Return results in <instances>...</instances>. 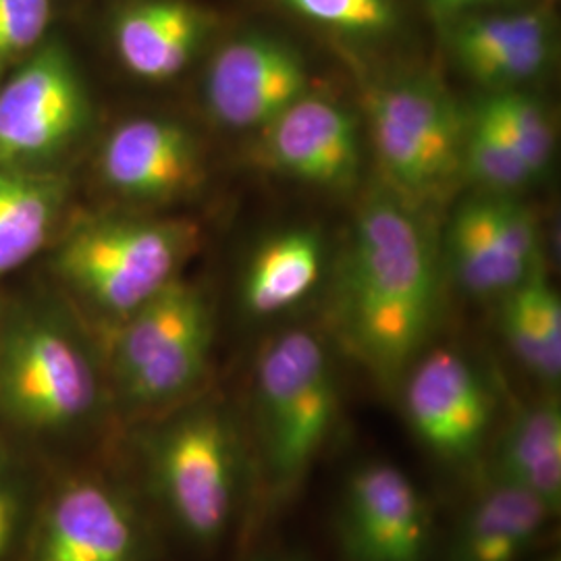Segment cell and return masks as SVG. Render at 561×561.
<instances>
[{"instance_id": "ffe728a7", "label": "cell", "mask_w": 561, "mask_h": 561, "mask_svg": "<svg viewBox=\"0 0 561 561\" xmlns=\"http://www.w3.org/2000/svg\"><path fill=\"white\" fill-rule=\"evenodd\" d=\"M322 271V240L310 229H291L262 243L245 268L241 301L252 317H275L304 300Z\"/></svg>"}, {"instance_id": "52a82bcc", "label": "cell", "mask_w": 561, "mask_h": 561, "mask_svg": "<svg viewBox=\"0 0 561 561\" xmlns=\"http://www.w3.org/2000/svg\"><path fill=\"white\" fill-rule=\"evenodd\" d=\"M368 115L379 162L401 190L433 194L458 173L466 127L437 83H387L368 101Z\"/></svg>"}, {"instance_id": "8fae6325", "label": "cell", "mask_w": 561, "mask_h": 561, "mask_svg": "<svg viewBox=\"0 0 561 561\" xmlns=\"http://www.w3.org/2000/svg\"><path fill=\"white\" fill-rule=\"evenodd\" d=\"M403 412L412 433L437 458H474L493 422V398L458 352L439 347L408 368Z\"/></svg>"}, {"instance_id": "7402d4cb", "label": "cell", "mask_w": 561, "mask_h": 561, "mask_svg": "<svg viewBox=\"0 0 561 561\" xmlns=\"http://www.w3.org/2000/svg\"><path fill=\"white\" fill-rule=\"evenodd\" d=\"M458 279L474 296H505L537 266L520 261L500 240L489 222L482 201L463 204L449 233Z\"/></svg>"}, {"instance_id": "603a6c76", "label": "cell", "mask_w": 561, "mask_h": 561, "mask_svg": "<svg viewBox=\"0 0 561 561\" xmlns=\"http://www.w3.org/2000/svg\"><path fill=\"white\" fill-rule=\"evenodd\" d=\"M493 121L507 141L518 150L522 161L535 175H541L553 157V127L541 104L520 92H500L482 101L479 108Z\"/></svg>"}, {"instance_id": "44dd1931", "label": "cell", "mask_w": 561, "mask_h": 561, "mask_svg": "<svg viewBox=\"0 0 561 561\" xmlns=\"http://www.w3.org/2000/svg\"><path fill=\"white\" fill-rule=\"evenodd\" d=\"M502 329L507 345L533 375L560 381V296L537 268L503 296Z\"/></svg>"}, {"instance_id": "5b68a950", "label": "cell", "mask_w": 561, "mask_h": 561, "mask_svg": "<svg viewBox=\"0 0 561 561\" xmlns=\"http://www.w3.org/2000/svg\"><path fill=\"white\" fill-rule=\"evenodd\" d=\"M259 433L271 484L287 493L306 477L340 414V389L322 341L306 329L277 335L256 368Z\"/></svg>"}, {"instance_id": "e0dca14e", "label": "cell", "mask_w": 561, "mask_h": 561, "mask_svg": "<svg viewBox=\"0 0 561 561\" xmlns=\"http://www.w3.org/2000/svg\"><path fill=\"white\" fill-rule=\"evenodd\" d=\"M551 518L533 493L491 479L461 516L449 561H520Z\"/></svg>"}, {"instance_id": "ba28073f", "label": "cell", "mask_w": 561, "mask_h": 561, "mask_svg": "<svg viewBox=\"0 0 561 561\" xmlns=\"http://www.w3.org/2000/svg\"><path fill=\"white\" fill-rule=\"evenodd\" d=\"M144 530L131 500L101 474L80 472L44 493L20 561H141Z\"/></svg>"}, {"instance_id": "3957f363", "label": "cell", "mask_w": 561, "mask_h": 561, "mask_svg": "<svg viewBox=\"0 0 561 561\" xmlns=\"http://www.w3.org/2000/svg\"><path fill=\"white\" fill-rule=\"evenodd\" d=\"M198 241L183 219H88L62 238L53 266L83 304L121 322L180 277Z\"/></svg>"}, {"instance_id": "8992f818", "label": "cell", "mask_w": 561, "mask_h": 561, "mask_svg": "<svg viewBox=\"0 0 561 561\" xmlns=\"http://www.w3.org/2000/svg\"><path fill=\"white\" fill-rule=\"evenodd\" d=\"M213 308L201 287L171 280L117 327L111 379L131 410H161L202 381L213 350Z\"/></svg>"}, {"instance_id": "9c48e42d", "label": "cell", "mask_w": 561, "mask_h": 561, "mask_svg": "<svg viewBox=\"0 0 561 561\" xmlns=\"http://www.w3.org/2000/svg\"><path fill=\"white\" fill-rule=\"evenodd\" d=\"M80 73L60 46H44L0 88V164L30 167L80 136L88 121Z\"/></svg>"}, {"instance_id": "30bf717a", "label": "cell", "mask_w": 561, "mask_h": 561, "mask_svg": "<svg viewBox=\"0 0 561 561\" xmlns=\"http://www.w3.org/2000/svg\"><path fill=\"white\" fill-rule=\"evenodd\" d=\"M340 539L347 561H424L431 516L419 486L391 461H364L343 484Z\"/></svg>"}, {"instance_id": "83f0119b", "label": "cell", "mask_w": 561, "mask_h": 561, "mask_svg": "<svg viewBox=\"0 0 561 561\" xmlns=\"http://www.w3.org/2000/svg\"><path fill=\"white\" fill-rule=\"evenodd\" d=\"M426 2L435 20L460 21L468 18L470 11H477L495 0H426Z\"/></svg>"}, {"instance_id": "f546056e", "label": "cell", "mask_w": 561, "mask_h": 561, "mask_svg": "<svg viewBox=\"0 0 561 561\" xmlns=\"http://www.w3.org/2000/svg\"><path fill=\"white\" fill-rule=\"evenodd\" d=\"M7 310H9V308H4V306L0 304V331H2V324H4V317H7Z\"/></svg>"}, {"instance_id": "7c38bea8", "label": "cell", "mask_w": 561, "mask_h": 561, "mask_svg": "<svg viewBox=\"0 0 561 561\" xmlns=\"http://www.w3.org/2000/svg\"><path fill=\"white\" fill-rule=\"evenodd\" d=\"M310 90L300 53L287 42L248 34L225 44L206 76V104L222 127L264 129Z\"/></svg>"}, {"instance_id": "4316f807", "label": "cell", "mask_w": 561, "mask_h": 561, "mask_svg": "<svg viewBox=\"0 0 561 561\" xmlns=\"http://www.w3.org/2000/svg\"><path fill=\"white\" fill-rule=\"evenodd\" d=\"M50 13V0H0V62L34 48Z\"/></svg>"}, {"instance_id": "2e32d148", "label": "cell", "mask_w": 561, "mask_h": 561, "mask_svg": "<svg viewBox=\"0 0 561 561\" xmlns=\"http://www.w3.org/2000/svg\"><path fill=\"white\" fill-rule=\"evenodd\" d=\"M451 44L463 71L493 88L533 80L551 59L549 23L541 13L463 18Z\"/></svg>"}, {"instance_id": "6da1fadb", "label": "cell", "mask_w": 561, "mask_h": 561, "mask_svg": "<svg viewBox=\"0 0 561 561\" xmlns=\"http://www.w3.org/2000/svg\"><path fill=\"white\" fill-rule=\"evenodd\" d=\"M439 310L428 241L408 210L368 202L356 222L341 289V329L368 370L391 385L421 358Z\"/></svg>"}, {"instance_id": "ac0fdd59", "label": "cell", "mask_w": 561, "mask_h": 561, "mask_svg": "<svg viewBox=\"0 0 561 561\" xmlns=\"http://www.w3.org/2000/svg\"><path fill=\"white\" fill-rule=\"evenodd\" d=\"M491 479L539 497L553 516L561 507V410L556 400L520 410L493 454Z\"/></svg>"}, {"instance_id": "d4e9b609", "label": "cell", "mask_w": 561, "mask_h": 561, "mask_svg": "<svg viewBox=\"0 0 561 561\" xmlns=\"http://www.w3.org/2000/svg\"><path fill=\"white\" fill-rule=\"evenodd\" d=\"M283 4L301 20L352 38H379L398 25L393 0H283Z\"/></svg>"}, {"instance_id": "5bb4252c", "label": "cell", "mask_w": 561, "mask_h": 561, "mask_svg": "<svg viewBox=\"0 0 561 561\" xmlns=\"http://www.w3.org/2000/svg\"><path fill=\"white\" fill-rule=\"evenodd\" d=\"M101 173L127 198L169 201L202 180L201 144L178 121H125L102 146Z\"/></svg>"}, {"instance_id": "7a4b0ae2", "label": "cell", "mask_w": 561, "mask_h": 561, "mask_svg": "<svg viewBox=\"0 0 561 561\" xmlns=\"http://www.w3.org/2000/svg\"><path fill=\"white\" fill-rule=\"evenodd\" d=\"M104 381L80 331L48 308L7 310L0 331V422L34 442L88 433L104 412Z\"/></svg>"}, {"instance_id": "d6986e66", "label": "cell", "mask_w": 561, "mask_h": 561, "mask_svg": "<svg viewBox=\"0 0 561 561\" xmlns=\"http://www.w3.org/2000/svg\"><path fill=\"white\" fill-rule=\"evenodd\" d=\"M65 194L67 181L57 173L0 164V279L50 240Z\"/></svg>"}, {"instance_id": "484cf974", "label": "cell", "mask_w": 561, "mask_h": 561, "mask_svg": "<svg viewBox=\"0 0 561 561\" xmlns=\"http://www.w3.org/2000/svg\"><path fill=\"white\" fill-rule=\"evenodd\" d=\"M38 500L23 466L0 442V561H20Z\"/></svg>"}, {"instance_id": "cb8c5ba5", "label": "cell", "mask_w": 561, "mask_h": 561, "mask_svg": "<svg viewBox=\"0 0 561 561\" xmlns=\"http://www.w3.org/2000/svg\"><path fill=\"white\" fill-rule=\"evenodd\" d=\"M461 167H466L479 183L497 192L518 190L537 180L528 164L522 161L518 150L481 111L474 113L470 127L463 131Z\"/></svg>"}, {"instance_id": "277c9868", "label": "cell", "mask_w": 561, "mask_h": 561, "mask_svg": "<svg viewBox=\"0 0 561 561\" xmlns=\"http://www.w3.org/2000/svg\"><path fill=\"white\" fill-rule=\"evenodd\" d=\"M148 479L162 510L190 541L208 545L229 528L240 493L241 445L227 414L190 405L144 439Z\"/></svg>"}, {"instance_id": "f1b7e54d", "label": "cell", "mask_w": 561, "mask_h": 561, "mask_svg": "<svg viewBox=\"0 0 561 561\" xmlns=\"http://www.w3.org/2000/svg\"><path fill=\"white\" fill-rule=\"evenodd\" d=\"M264 561H304L301 558H296V556H277V558H271V560Z\"/></svg>"}, {"instance_id": "9a60e30c", "label": "cell", "mask_w": 561, "mask_h": 561, "mask_svg": "<svg viewBox=\"0 0 561 561\" xmlns=\"http://www.w3.org/2000/svg\"><path fill=\"white\" fill-rule=\"evenodd\" d=\"M210 27L187 0H140L115 21V48L129 73L146 81L178 78Z\"/></svg>"}, {"instance_id": "4fadbf2b", "label": "cell", "mask_w": 561, "mask_h": 561, "mask_svg": "<svg viewBox=\"0 0 561 561\" xmlns=\"http://www.w3.org/2000/svg\"><path fill=\"white\" fill-rule=\"evenodd\" d=\"M264 157L294 180L343 190L358 180L360 140L337 102L306 94L262 129Z\"/></svg>"}]
</instances>
